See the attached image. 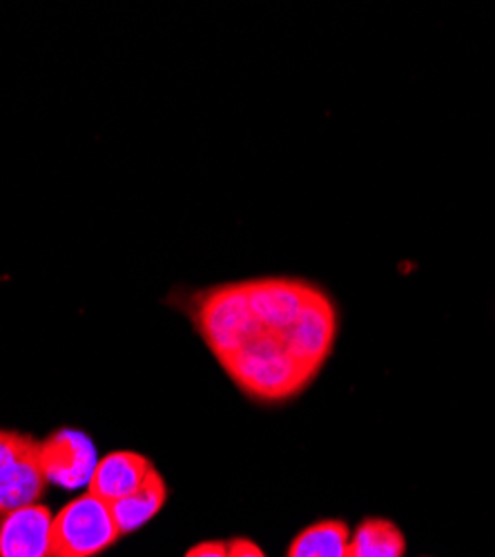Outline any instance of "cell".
I'll list each match as a JSON object with an SVG mask.
<instances>
[{
  "instance_id": "6da1fadb",
  "label": "cell",
  "mask_w": 495,
  "mask_h": 557,
  "mask_svg": "<svg viewBox=\"0 0 495 557\" xmlns=\"http://www.w3.org/2000/svg\"><path fill=\"white\" fill-rule=\"evenodd\" d=\"M182 310L223 373L265 406L306 393L339 337L333 295L301 276H252L193 290Z\"/></svg>"
},
{
  "instance_id": "3957f363",
  "label": "cell",
  "mask_w": 495,
  "mask_h": 557,
  "mask_svg": "<svg viewBox=\"0 0 495 557\" xmlns=\"http://www.w3.org/2000/svg\"><path fill=\"white\" fill-rule=\"evenodd\" d=\"M38 461L48 484L76 491L92 480L99 455L92 437L87 433L78 429H61L48 440L38 442Z\"/></svg>"
},
{
  "instance_id": "5b68a950",
  "label": "cell",
  "mask_w": 495,
  "mask_h": 557,
  "mask_svg": "<svg viewBox=\"0 0 495 557\" xmlns=\"http://www.w3.org/2000/svg\"><path fill=\"white\" fill-rule=\"evenodd\" d=\"M152 471L154 463L146 455L134 450H114L99 459L87 491L112 506L137 491Z\"/></svg>"
},
{
  "instance_id": "ba28073f",
  "label": "cell",
  "mask_w": 495,
  "mask_h": 557,
  "mask_svg": "<svg viewBox=\"0 0 495 557\" xmlns=\"http://www.w3.org/2000/svg\"><path fill=\"white\" fill-rule=\"evenodd\" d=\"M407 535L388 518H364L350 533L348 557H404Z\"/></svg>"
},
{
  "instance_id": "52a82bcc",
  "label": "cell",
  "mask_w": 495,
  "mask_h": 557,
  "mask_svg": "<svg viewBox=\"0 0 495 557\" xmlns=\"http://www.w3.org/2000/svg\"><path fill=\"white\" fill-rule=\"evenodd\" d=\"M168 502V484L154 469L132 495L112 504V516L121 535H129L152 522Z\"/></svg>"
},
{
  "instance_id": "8fae6325",
  "label": "cell",
  "mask_w": 495,
  "mask_h": 557,
  "mask_svg": "<svg viewBox=\"0 0 495 557\" xmlns=\"http://www.w3.org/2000/svg\"><path fill=\"white\" fill-rule=\"evenodd\" d=\"M184 557H228V542L223 540L199 542Z\"/></svg>"
},
{
  "instance_id": "277c9868",
  "label": "cell",
  "mask_w": 495,
  "mask_h": 557,
  "mask_svg": "<svg viewBox=\"0 0 495 557\" xmlns=\"http://www.w3.org/2000/svg\"><path fill=\"white\" fill-rule=\"evenodd\" d=\"M52 520L50 508L42 504L0 518V557H50Z\"/></svg>"
},
{
  "instance_id": "7c38bea8",
  "label": "cell",
  "mask_w": 495,
  "mask_h": 557,
  "mask_svg": "<svg viewBox=\"0 0 495 557\" xmlns=\"http://www.w3.org/2000/svg\"><path fill=\"white\" fill-rule=\"evenodd\" d=\"M228 557H268V555L255 540L235 537L228 542Z\"/></svg>"
},
{
  "instance_id": "7a4b0ae2",
  "label": "cell",
  "mask_w": 495,
  "mask_h": 557,
  "mask_svg": "<svg viewBox=\"0 0 495 557\" xmlns=\"http://www.w3.org/2000/svg\"><path fill=\"white\" fill-rule=\"evenodd\" d=\"M121 537L112 506L87 491L54 516L50 557H97Z\"/></svg>"
},
{
  "instance_id": "9c48e42d",
  "label": "cell",
  "mask_w": 495,
  "mask_h": 557,
  "mask_svg": "<svg viewBox=\"0 0 495 557\" xmlns=\"http://www.w3.org/2000/svg\"><path fill=\"white\" fill-rule=\"evenodd\" d=\"M350 533L344 520L312 522L295 535L286 557H348Z\"/></svg>"
},
{
  "instance_id": "8992f818",
  "label": "cell",
  "mask_w": 495,
  "mask_h": 557,
  "mask_svg": "<svg viewBox=\"0 0 495 557\" xmlns=\"http://www.w3.org/2000/svg\"><path fill=\"white\" fill-rule=\"evenodd\" d=\"M45 488H48V480H45L40 469L36 442V446L25 457H21L0 475V518L14 513L18 508L38 504Z\"/></svg>"
},
{
  "instance_id": "30bf717a",
  "label": "cell",
  "mask_w": 495,
  "mask_h": 557,
  "mask_svg": "<svg viewBox=\"0 0 495 557\" xmlns=\"http://www.w3.org/2000/svg\"><path fill=\"white\" fill-rule=\"evenodd\" d=\"M34 446H36L34 437L0 429V475H3L21 457H25Z\"/></svg>"
}]
</instances>
